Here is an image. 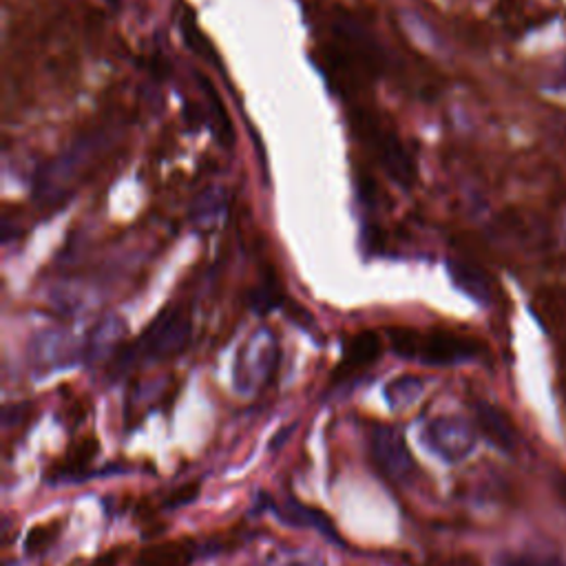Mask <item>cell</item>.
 Listing matches in <instances>:
<instances>
[{"mask_svg":"<svg viewBox=\"0 0 566 566\" xmlns=\"http://www.w3.org/2000/svg\"><path fill=\"white\" fill-rule=\"evenodd\" d=\"M106 140L102 136H91L74 142L67 151L47 162L34 179V198L42 206H53L65 202L93 160L102 153Z\"/></svg>","mask_w":566,"mask_h":566,"instance_id":"6da1fadb","label":"cell"},{"mask_svg":"<svg viewBox=\"0 0 566 566\" xmlns=\"http://www.w3.org/2000/svg\"><path fill=\"white\" fill-rule=\"evenodd\" d=\"M388 339L394 354L425 365H456L476 359L480 352L478 341L448 330L420 332L414 328H390Z\"/></svg>","mask_w":566,"mask_h":566,"instance_id":"7a4b0ae2","label":"cell"},{"mask_svg":"<svg viewBox=\"0 0 566 566\" xmlns=\"http://www.w3.org/2000/svg\"><path fill=\"white\" fill-rule=\"evenodd\" d=\"M191 319L177 307L164 310L160 317L144 330V335L127 350V354L120 356V363H129L136 359L144 361H171L179 356L188 341H191Z\"/></svg>","mask_w":566,"mask_h":566,"instance_id":"3957f363","label":"cell"},{"mask_svg":"<svg viewBox=\"0 0 566 566\" xmlns=\"http://www.w3.org/2000/svg\"><path fill=\"white\" fill-rule=\"evenodd\" d=\"M279 363V348L268 330H260L246 341L235 359L232 381L237 392H260L275 374Z\"/></svg>","mask_w":566,"mask_h":566,"instance_id":"277c9868","label":"cell"},{"mask_svg":"<svg viewBox=\"0 0 566 566\" xmlns=\"http://www.w3.org/2000/svg\"><path fill=\"white\" fill-rule=\"evenodd\" d=\"M476 429L461 416H436L420 429V443L443 463H461L476 450Z\"/></svg>","mask_w":566,"mask_h":566,"instance_id":"5b68a950","label":"cell"},{"mask_svg":"<svg viewBox=\"0 0 566 566\" xmlns=\"http://www.w3.org/2000/svg\"><path fill=\"white\" fill-rule=\"evenodd\" d=\"M369 450L374 465L394 485H412L418 478V465L407 448L403 433L392 425H379L372 429Z\"/></svg>","mask_w":566,"mask_h":566,"instance_id":"8992f818","label":"cell"},{"mask_svg":"<svg viewBox=\"0 0 566 566\" xmlns=\"http://www.w3.org/2000/svg\"><path fill=\"white\" fill-rule=\"evenodd\" d=\"M356 129L361 131L365 142L374 149L386 173L401 188H410L416 179V164L412 155L405 151V147L401 144V140L394 134H390L386 127H381V124L367 113L356 115Z\"/></svg>","mask_w":566,"mask_h":566,"instance_id":"52a82bcc","label":"cell"},{"mask_svg":"<svg viewBox=\"0 0 566 566\" xmlns=\"http://www.w3.org/2000/svg\"><path fill=\"white\" fill-rule=\"evenodd\" d=\"M78 359V345L67 330L49 328L38 332L29 343V363L38 372L67 367Z\"/></svg>","mask_w":566,"mask_h":566,"instance_id":"ba28073f","label":"cell"},{"mask_svg":"<svg viewBox=\"0 0 566 566\" xmlns=\"http://www.w3.org/2000/svg\"><path fill=\"white\" fill-rule=\"evenodd\" d=\"M335 34L350 47V51H354V55L363 62V65H367L374 72L383 70V60H386L383 49L376 45L372 34L361 23H356L345 14H339L335 18Z\"/></svg>","mask_w":566,"mask_h":566,"instance_id":"9c48e42d","label":"cell"},{"mask_svg":"<svg viewBox=\"0 0 566 566\" xmlns=\"http://www.w3.org/2000/svg\"><path fill=\"white\" fill-rule=\"evenodd\" d=\"M124 335H127V324L117 314H106L89 332L87 345H85V359L91 365H100L117 354L122 348Z\"/></svg>","mask_w":566,"mask_h":566,"instance_id":"30bf717a","label":"cell"},{"mask_svg":"<svg viewBox=\"0 0 566 566\" xmlns=\"http://www.w3.org/2000/svg\"><path fill=\"white\" fill-rule=\"evenodd\" d=\"M474 410H476V423H478L480 433L500 452L512 454L518 448V433H516L510 416L502 410H498L495 405L485 403V401H478Z\"/></svg>","mask_w":566,"mask_h":566,"instance_id":"8fae6325","label":"cell"},{"mask_svg":"<svg viewBox=\"0 0 566 566\" xmlns=\"http://www.w3.org/2000/svg\"><path fill=\"white\" fill-rule=\"evenodd\" d=\"M198 555L193 540H164L153 546H147L136 557L134 566H191Z\"/></svg>","mask_w":566,"mask_h":566,"instance_id":"7c38bea8","label":"cell"},{"mask_svg":"<svg viewBox=\"0 0 566 566\" xmlns=\"http://www.w3.org/2000/svg\"><path fill=\"white\" fill-rule=\"evenodd\" d=\"M381 352H383V343H381V337H379V335L372 332V330L356 332V335L348 341V345H345L341 369H345L348 374H350V372L365 369V367H369L372 363L379 361Z\"/></svg>","mask_w":566,"mask_h":566,"instance_id":"4fadbf2b","label":"cell"},{"mask_svg":"<svg viewBox=\"0 0 566 566\" xmlns=\"http://www.w3.org/2000/svg\"><path fill=\"white\" fill-rule=\"evenodd\" d=\"M448 271H450V277H452L454 286L461 292H465L467 297H471L478 303H489L491 301V284H489V279H487V275L482 271H478L471 264L458 262V260H452L448 264Z\"/></svg>","mask_w":566,"mask_h":566,"instance_id":"5bb4252c","label":"cell"},{"mask_svg":"<svg viewBox=\"0 0 566 566\" xmlns=\"http://www.w3.org/2000/svg\"><path fill=\"white\" fill-rule=\"evenodd\" d=\"M228 196L222 186H209L206 191H202L193 206H191V222L198 230H213V226L217 224V219L222 217L224 209H226Z\"/></svg>","mask_w":566,"mask_h":566,"instance_id":"9a60e30c","label":"cell"},{"mask_svg":"<svg viewBox=\"0 0 566 566\" xmlns=\"http://www.w3.org/2000/svg\"><path fill=\"white\" fill-rule=\"evenodd\" d=\"M277 518L284 520L290 527H301V529H319L322 533H328L332 538H337V533L332 531V523L317 510H310L305 505H299L294 500L284 502V505L275 507Z\"/></svg>","mask_w":566,"mask_h":566,"instance_id":"2e32d148","label":"cell"},{"mask_svg":"<svg viewBox=\"0 0 566 566\" xmlns=\"http://www.w3.org/2000/svg\"><path fill=\"white\" fill-rule=\"evenodd\" d=\"M200 87L202 91L206 93V102H209V109H211V124H213V134L217 138V142L224 147V149H230L232 142H235V136H232V124L226 115V109L215 91V87L211 85V80L206 76L200 74Z\"/></svg>","mask_w":566,"mask_h":566,"instance_id":"e0dca14e","label":"cell"},{"mask_svg":"<svg viewBox=\"0 0 566 566\" xmlns=\"http://www.w3.org/2000/svg\"><path fill=\"white\" fill-rule=\"evenodd\" d=\"M423 390H425L423 379L405 374L386 386V401L390 403L392 410H403V407L416 403V399L423 394Z\"/></svg>","mask_w":566,"mask_h":566,"instance_id":"ac0fdd59","label":"cell"},{"mask_svg":"<svg viewBox=\"0 0 566 566\" xmlns=\"http://www.w3.org/2000/svg\"><path fill=\"white\" fill-rule=\"evenodd\" d=\"M98 450H100V445H98V440L91 436H87V438H83L80 443H76L72 450H70V454H67V458H65V474H78V471H83L85 467H89L91 465V461L98 456Z\"/></svg>","mask_w":566,"mask_h":566,"instance_id":"d6986e66","label":"cell"},{"mask_svg":"<svg viewBox=\"0 0 566 566\" xmlns=\"http://www.w3.org/2000/svg\"><path fill=\"white\" fill-rule=\"evenodd\" d=\"M60 536V523H45V525H38L29 531L27 540H25V549L29 555L34 553H42L47 551L53 540Z\"/></svg>","mask_w":566,"mask_h":566,"instance_id":"ffe728a7","label":"cell"},{"mask_svg":"<svg viewBox=\"0 0 566 566\" xmlns=\"http://www.w3.org/2000/svg\"><path fill=\"white\" fill-rule=\"evenodd\" d=\"M281 303V292L277 286H262L250 297V305H253L257 312H271L275 305Z\"/></svg>","mask_w":566,"mask_h":566,"instance_id":"44dd1931","label":"cell"},{"mask_svg":"<svg viewBox=\"0 0 566 566\" xmlns=\"http://www.w3.org/2000/svg\"><path fill=\"white\" fill-rule=\"evenodd\" d=\"M198 491H200V487H198V485H186V487H181L179 491H175V493H173V498H171L168 505H171V507H181V505H188V502H193V500L198 498Z\"/></svg>","mask_w":566,"mask_h":566,"instance_id":"7402d4cb","label":"cell"},{"mask_svg":"<svg viewBox=\"0 0 566 566\" xmlns=\"http://www.w3.org/2000/svg\"><path fill=\"white\" fill-rule=\"evenodd\" d=\"M549 87H551L553 91H566V58L559 62V67H557V72L553 74Z\"/></svg>","mask_w":566,"mask_h":566,"instance_id":"603a6c76","label":"cell"},{"mask_svg":"<svg viewBox=\"0 0 566 566\" xmlns=\"http://www.w3.org/2000/svg\"><path fill=\"white\" fill-rule=\"evenodd\" d=\"M117 559H120V551H111V553H104L98 559H93L89 566H117Z\"/></svg>","mask_w":566,"mask_h":566,"instance_id":"cb8c5ba5","label":"cell"},{"mask_svg":"<svg viewBox=\"0 0 566 566\" xmlns=\"http://www.w3.org/2000/svg\"><path fill=\"white\" fill-rule=\"evenodd\" d=\"M286 566H324V564H322V562H317V559H305V557H301V559L288 562Z\"/></svg>","mask_w":566,"mask_h":566,"instance_id":"d4e9b609","label":"cell"},{"mask_svg":"<svg viewBox=\"0 0 566 566\" xmlns=\"http://www.w3.org/2000/svg\"><path fill=\"white\" fill-rule=\"evenodd\" d=\"M109 3H111L113 8H117V5H120V0H109Z\"/></svg>","mask_w":566,"mask_h":566,"instance_id":"484cf974","label":"cell"}]
</instances>
